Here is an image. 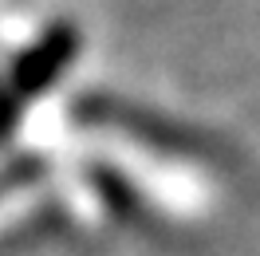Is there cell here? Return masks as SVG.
<instances>
[{"label":"cell","instance_id":"obj_1","mask_svg":"<svg viewBox=\"0 0 260 256\" xmlns=\"http://www.w3.org/2000/svg\"><path fill=\"white\" fill-rule=\"evenodd\" d=\"M79 51V32L71 24H55L36 40L32 48L12 63V99H32L40 91H48L51 83L63 75V67L75 59Z\"/></svg>","mask_w":260,"mask_h":256}]
</instances>
